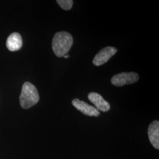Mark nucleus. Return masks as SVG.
Masks as SVG:
<instances>
[{
    "label": "nucleus",
    "mask_w": 159,
    "mask_h": 159,
    "mask_svg": "<svg viewBox=\"0 0 159 159\" xmlns=\"http://www.w3.org/2000/svg\"><path fill=\"white\" fill-rule=\"evenodd\" d=\"M57 2L64 10H70L73 4V1L72 0H57Z\"/></svg>",
    "instance_id": "nucleus-9"
},
{
    "label": "nucleus",
    "mask_w": 159,
    "mask_h": 159,
    "mask_svg": "<svg viewBox=\"0 0 159 159\" xmlns=\"http://www.w3.org/2000/svg\"><path fill=\"white\" fill-rule=\"evenodd\" d=\"M40 100L37 88L30 82H25L23 85L20 96V103L22 108L28 109L36 104Z\"/></svg>",
    "instance_id": "nucleus-2"
},
{
    "label": "nucleus",
    "mask_w": 159,
    "mask_h": 159,
    "mask_svg": "<svg viewBox=\"0 0 159 159\" xmlns=\"http://www.w3.org/2000/svg\"><path fill=\"white\" fill-rule=\"evenodd\" d=\"M148 135L150 142L154 148H159V122L154 120L148 128Z\"/></svg>",
    "instance_id": "nucleus-7"
},
{
    "label": "nucleus",
    "mask_w": 159,
    "mask_h": 159,
    "mask_svg": "<svg viewBox=\"0 0 159 159\" xmlns=\"http://www.w3.org/2000/svg\"><path fill=\"white\" fill-rule=\"evenodd\" d=\"M139 79V75L136 73H121L116 74L111 79L113 85L121 87L125 84H131L137 82Z\"/></svg>",
    "instance_id": "nucleus-3"
},
{
    "label": "nucleus",
    "mask_w": 159,
    "mask_h": 159,
    "mask_svg": "<svg viewBox=\"0 0 159 159\" xmlns=\"http://www.w3.org/2000/svg\"><path fill=\"white\" fill-rule=\"evenodd\" d=\"M70 57V56H69V55H67V54H66V55H65V56H64V58H68V57Z\"/></svg>",
    "instance_id": "nucleus-10"
},
{
    "label": "nucleus",
    "mask_w": 159,
    "mask_h": 159,
    "mask_svg": "<svg viewBox=\"0 0 159 159\" xmlns=\"http://www.w3.org/2000/svg\"><path fill=\"white\" fill-rule=\"evenodd\" d=\"M117 52V49L114 47H107L100 50L93 60V64L96 66H100L107 63L110 58Z\"/></svg>",
    "instance_id": "nucleus-4"
},
{
    "label": "nucleus",
    "mask_w": 159,
    "mask_h": 159,
    "mask_svg": "<svg viewBox=\"0 0 159 159\" xmlns=\"http://www.w3.org/2000/svg\"><path fill=\"white\" fill-rule=\"evenodd\" d=\"M88 98L95 106V108L99 111L107 112L110 109V105L102 97L96 92H91L88 94Z\"/></svg>",
    "instance_id": "nucleus-6"
},
{
    "label": "nucleus",
    "mask_w": 159,
    "mask_h": 159,
    "mask_svg": "<svg viewBox=\"0 0 159 159\" xmlns=\"http://www.w3.org/2000/svg\"><path fill=\"white\" fill-rule=\"evenodd\" d=\"M72 104L82 113L88 116L98 117L100 113L94 106L89 105L84 101H81L78 98H75L72 101Z\"/></svg>",
    "instance_id": "nucleus-5"
},
{
    "label": "nucleus",
    "mask_w": 159,
    "mask_h": 159,
    "mask_svg": "<svg viewBox=\"0 0 159 159\" xmlns=\"http://www.w3.org/2000/svg\"><path fill=\"white\" fill-rule=\"evenodd\" d=\"M73 44L71 34L66 31H60L54 35L52 41V48L56 56L64 57L70 51Z\"/></svg>",
    "instance_id": "nucleus-1"
},
{
    "label": "nucleus",
    "mask_w": 159,
    "mask_h": 159,
    "mask_svg": "<svg viewBox=\"0 0 159 159\" xmlns=\"http://www.w3.org/2000/svg\"><path fill=\"white\" fill-rule=\"evenodd\" d=\"M22 46L23 40L19 33H13L8 36L6 42V46L10 51H18L22 47Z\"/></svg>",
    "instance_id": "nucleus-8"
}]
</instances>
